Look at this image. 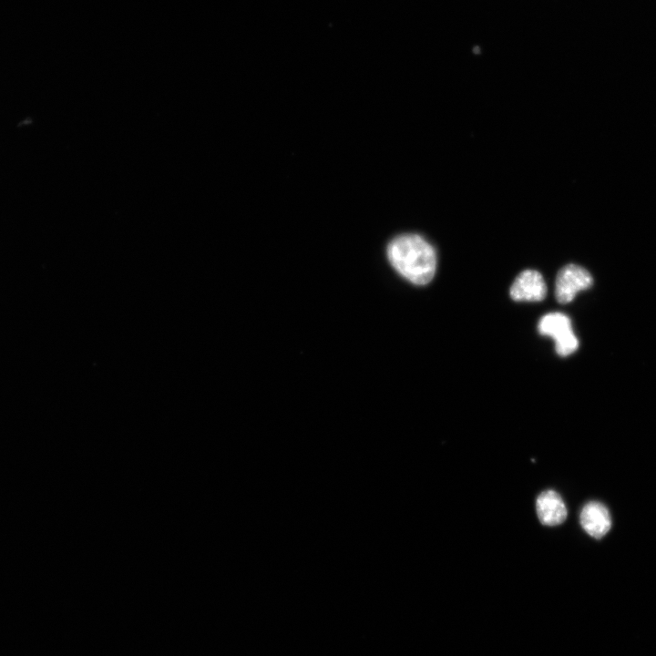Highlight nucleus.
I'll return each instance as SVG.
<instances>
[{
    "mask_svg": "<svg viewBox=\"0 0 656 656\" xmlns=\"http://www.w3.org/2000/svg\"><path fill=\"white\" fill-rule=\"evenodd\" d=\"M536 511L541 524L557 526L567 518V507L559 493L546 490L540 493L536 500Z\"/></svg>",
    "mask_w": 656,
    "mask_h": 656,
    "instance_id": "6",
    "label": "nucleus"
},
{
    "mask_svg": "<svg viewBox=\"0 0 656 656\" xmlns=\"http://www.w3.org/2000/svg\"><path fill=\"white\" fill-rule=\"evenodd\" d=\"M386 254L395 270L414 284H427L435 276L436 250L419 234L405 233L395 237L387 245Z\"/></svg>",
    "mask_w": 656,
    "mask_h": 656,
    "instance_id": "1",
    "label": "nucleus"
},
{
    "mask_svg": "<svg viewBox=\"0 0 656 656\" xmlns=\"http://www.w3.org/2000/svg\"><path fill=\"white\" fill-rule=\"evenodd\" d=\"M509 293L517 302H539L546 297L547 286L538 272L525 270L513 282Z\"/></svg>",
    "mask_w": 656,
    "mask_h": 656,
    "instance_id": "4",
    "label": "nucleus"
},
{
    "mask_svg": "<svg viewBox=\"0 0 656 656\" xmlns=\"http://www.w3.org/2000/svg\"><path fill=\"white\" fill-rule=\"evenodd\" d=\"M538 332L555 340V349L559 356H568L579 347V341L573 333L570 319L562 313H550L538 323Z\"/></svg>",
    "mask_w": 656,
    "mask_h": 656,
    "instance_id": "2",
    "label": "nucleus"
},
{
    "mask_svg": "<svg viewBox=\"0 0 656 656\" xmlns=\"http://www.w3.org/2000/svg\"><path fill=\"white\" fill-rule=\"evenodd\" d=\"M592 283V276L586 269L577 264H568L558 272L556 299L559 303H569L579 292L589 289Z\"/></svg>",
    "mask_w": 656,
    "mask_h": 656,
    "instance_id": "3",
    "label": "nucleus"
},
{
    "mask_svg": "<svg viewBox=\"0 0 656 656\" xmlns=\"http://www.w3.org/2000/svg\"><path fill=\"white\" fill-rule=\"evenodd\" d=\"M580 525L591 537L600 538L611 528V517L608 508L600 502L587 503L579 515Z\"/></svg>",
    "mask_w": 656,
    "mask_h": 656,
    "instance_id": "5",
    "label": "nucleus"
}]
</instances>
